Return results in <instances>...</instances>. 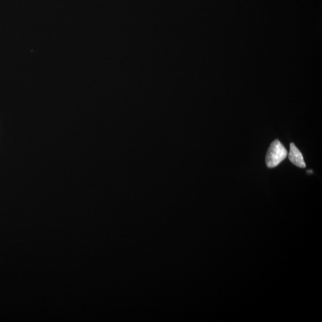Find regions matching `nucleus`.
<instances>
[{"mask_svg": "<svg viewBox=\"0 0 322 322\" xmlns=\"http://www.w3.org/2000/svg\"><path fill=\"white\" fill-rule=\"evenodd\" d=\"M288 156V152L278 140L270 145L266 157V163L270 168H275L282 162Z\"/></svg>", "mask_w": 322, "mask_h": 322, "instance_id": "1", "label": "nucleus"}, {"mask_svg": "<svg viewBox=\"0 0 322 322\" xmlns=\"http://www.w3.org/2000/svg\"><path fill=\"white\" fill-rule=\"evenodd\" d=\"M288 158L294 165L300 167V168H305L306 166L302 154L293 143H291L290 144V151L289 155H288Z\"/></svg>", "mask_w": 322, "mask_h": 322, "instance_id": "2", "label": "nucleus"}]
</instances>
